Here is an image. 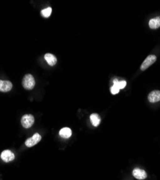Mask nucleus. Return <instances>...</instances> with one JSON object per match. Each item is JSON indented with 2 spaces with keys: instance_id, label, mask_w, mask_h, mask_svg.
Masks as SVG:
<instances>
[{
  "instance_id": "obj_1",
  "label": "nucleus",
  "mask_w": 160,
  "mask_h": 180,
  "mask_svg": "<svg viewBox=\"0 0 160 180\" xmlns=\"http://www.w3.org/2000/svg\"><path fill=\"white\" fill-rule=\"evenodd\" d=\"M35 84L34 77L31 74H26L23 79V86L25 89L30 90L34 88Z\"/></svg>"
},
{
  "instance_id": "obj_2",
  "label": "nucleus",
  "mask_w": 160,
  "mask_h": 180,
  "mask_svg": "<svg viewBox=\"0 0 160 180\" xmlns=\"http://www.w3.org/2000/svg\"><path fill=\"white\" fill-rule=\"evenodd\" d=\"M34 122H35V118H34V116L30 114L23 115L21 119V124L23 127L25 128H30L32 127Z\"/></svg>"
},
{
  "instance_id": "obj_3",
  "label": "nucleus",
  "mask_w": 160,
  "mask_h": 180,
  "mask_svg": "<svg viewBox=\"0 0 160 180\" xmlns=\"http://www.w3.org/2000/svg\"><path fill=\"white\" fill-rule=\"evenodd\" d=\"M157 61V56L154 55H149L146 59L144 60V61L142 63L141 66V71H144L147 69H148L150 66H152V64L155 63V61Z\"/></svg>"
},
{
  "instance_id": "obj_4",
  "label": "nucleus",
  "mask_w": 160,
  "mask_h": 180,
  "mask_svg": "<svg viewBox=\"0 0 160 180\" xmlns=\"http://www.w3.org/2000/svg\"><path fill=\"white\" fill-rule=\"evenodd\" d=\"M41 136L39 133H35L32 137L25 140V146L27 147H33L40 142Z\"/></svg>"
},
{
  "instance_id": "obj_5",
  "label": "nucleus",
  "mask_w": 160,
  "mask_h": 180,
  "mask_svg": "<svg viewBox=\"0 0 160 180\" xmlns=\"http://www.w3.org/2000/svg\"><path fill=\"white\" fill-rule=\"evenodd\" d=\"M133 176L137 179L144 180L147 177V174L144 169H139V168H136V169H133Z\"/></svg>"
},
{
  "instance_id": "obj_6",
  "label": "nucleus",
  "mask_w": 160,
  "mask_h": 180,
  "mask_svg": "<svg viewBox=\"0 0 160 180\" xmlns=\"http://www.w3.org/2000/svg\"><path fill=\"white\" fill-rule=\"evenodd\" d=\"M1 159L3 160L4 162L12 161L14 159V154L11 151L5 150L2 152Z\"/></svg>"
},
{
  "instance_id": "obj_7",
  "label": "nucleus",
  "mask_w": 160,
  "mask_h": 180,
  "mask_svg": "<svg viewBox=\"0 0 160 180\" xmlns=\"http://www.w3.org/2000/svg\"><path fill=\"white\" fill-rule=\"evenodd\" d=\"M148 99L150 103H154L160 101V91L159 90H154L150 92L149 96H148Z\"/></svg>"
},
{
  "instance_id": "obj_8",
  "label": "nucleus",
  "mask_w": 160,
  "mask_h": 180,
  "mask_svg": "<svg viewBox=\"0 0 160 180\" xmlns=\"http://www.w3.org/2000/svg\"><path fill=\"white\" fill-rule=\"evenodd\" d=\"M12 88H13V84L11 83V82L0 80V92H9Z\"/></svg>"
},
{
  "instance_id": "obj_9",
  "label": "nucleus",
  "mask_w": 160,
  "mask_h": 180,
  "mask_svg": "<svg viewBox=\"0 0 160 180\" xmlns=\"http://www.w3.org/2000/svg\"><path fill=\"white\" fill-rule=\"evenodd\" d=\"M44 58L47 63L50 66H54L57 63V58L54 55L51 54V53H46L45 54Z\"/></svg>"
},
{
  "instance_id": "obj_10",
  "label": "nucleus",
  "mask_w": 160,
  "mask_h": 180,
  "mask_svg": "<svg viewBox=\"0 0 160 180\" xmlns=\"http://www.w3.org/2000/svg\"><path fill=\"white\" fill-rule=\"evenodd\" d=\"M149 28L151 29H157L160 27V17L150 19L149 23Z\"/></svg>"
},
{
  "instance_id": "obj_11",
  "label": "nucleus",
  "mask_w": 160,
  "mask_h": 180,
  "mask_svg": "<svg viewBox=\"0 0 160 180\" xmlns=\"http://www.w3.org/2000/svg\"><path fill=\"white\" fill-rule=\"evenodd\" d=\"M72 130L69 128H64L61 129L59 131V135L61 137L64 138H69L72 136Z\"/></svg>"
},
{
  "instance_id": "obj_12",
  "label": "nucleus",
  "mask_w": 160,
  "mask_h": 180,
  "mask_svg": "<svg viewBox=\"0 0 160 180\" xmlns=\"http://www.w3.org/2000/svg\"><path fill=\"white\" fill-rule=\"evenodd\" d=\"M90 120L92 122V124H93L94 127H98V126L100 125L101 119L98 114L93 113L90 115Z\"/></svg>"
},
{
  "instance_id": "obj_13",
  "label": "nucleus",
  "mask_w": 160,
  "mask_h": 180,
  "mask_svg": "<svg viewBox=\"0 0 160 180\" xmlns=\"http://www.w3.org/2000/svg\"><path fill=\"white\" fill-rule=\"evenodd\" d=\"M113 85H115L118 87V88H119V89H123L124 87L126 86V82L125 81H118L117 79H115L113 81Z\"/></svg>"
},
{
  "instance_id": "obj_14",
  "label": "nucleus",
  "mask_w": 160,
  "mask_h": 180,
  "mask_svg": "<svg viewBox=\"0 0 160 180\" xmlns=\"http://www.w3.org/2000/svg\"><path fill=\"white\" fill-rule=\"evenodd\" d=\"M51 13H52L51 7H48V8L42 9L40 12L41 15H42L43 17H44V18H49Z\"/></svg>"
},
{
  "instance_id": "obj_15",
  "label": "nucleus",
  "mask_w": 160,
  "mask_h": 180,
  "mask_svg": "<svg viewBox=\"0 0 160 180\" xmlns=\"http://www.w3.org/2000/svg\"><path fill=\"white\" fill-rule=\"evenodd\" d=\"M119 91H120L119 88H118V87H116V86H115V85H113V86L111 87V89H110V92H111V93H112L113 94H118V92H119Z\"/></svg>"
}]
</instances>
